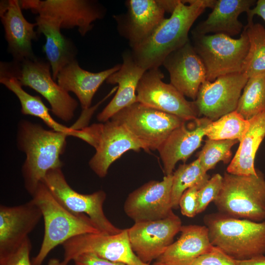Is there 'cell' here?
<instances>
[{
    "label": "cell",
    "instance_id": "cell-1",
    "mask_svg": "<svg viewBox=\"0 0 265 265\" xmlns=\"http://www.w3.org/2000/svg\"><path fill=\"white\" fill-rule=\"evenodd\" d=\"M216 0H180L170 17L165 18L152 34L131 53L145 70L159 68L165 58L189 40L188 33L195 20Z\"/></svg>",
    "mask_w": 265,
    "mask_h": 265
},
{
    "label": "cell",
    "instance_id": "cell-2",
    "mask_svg": "<svg viewBox=\"0 0 265 265\" xmlns=\"http://www.w3.org/2000/svg\"><path fill=\"white\" fill-rule=\"evenodd\" d=\"M69 136L27 120L18 123L17 145L26 156L22 174L25 188L31 196L48 171L62 168L60 157L65 152Z\"/></svg>",
    "mask_w": 265,
    "mask_h": 265
},
{
    "label": "cell",
    "instance_id": "cell-3",
    "mask_svg": "<svg viewBox=\"0 0 265 265\" xmlns=\"http://www.w3.org/2000/svg\"><path fill=\"white\" fill-rule=\"evenodd\" d=\"M32 199L40 208L44 224L43 241L32 265H42L49 253L57 246L76 236L100 233L93 221L84 214H76L65 208L41 182Z\"/></svg>",
    "mask_w": 265,
    "mask_h": 265
},
{
    "label": "cell",
    "instance_id": "cell-4",
    "mask_svg": "<svg viewBox=\"0 0 265 265\" xmlns=\"http://www.w3.org/2000/svg\"><path fill=\"white\" fill-rule=\"evenodd\" d=\"M212 244L237 260L265 254V220L255 222L235 218L218 212L203 218Z\"/></svg>",
    "mask_w": 265,
    "mask_h": 265
},
{
    "label": "cell",
    "instance_id": "cell-5",
    "mask_svg": "<svg viewBox=\"0 0 265 265\" xmlns=\"http://www.w3.org/2000/svg\"><path fill=\"white\" fill-rule=\"evenodd\" d=\"M51 69L47 60L36 56L20 61L0 62V76L14 77L22 86L40 93L50 105L53 114L67 122L74 117L78 102L53 80Z\"/></svg>",
    "mask_w": 265,
    "mask_h": 265
},
{
    "label": "cell",
    "instance_id": "cell-6",
    "mask_svg": "<svg viewBox=\"0 0 265 265\" xmlns=\"http://www.w3.org/2000/svg\"><path fill=\"white\" fill-rule=\"evenodd\" d=\"M256 175H237L225 172L221 190L213 201L218 213L255 222L265 220V177Z\"/></svg>",
    "mask_w": 265,
    "mask_h": 265
},
{
    "label": "cell",
    "instance_id": "cell-7",
    "mask_svg": "<svg viewBox=\"0 0 265 265\" xmlns=\"http://www.w3.org/2000/svg\"><path fill=\"white\" fill-rule=\"evenodd\" d=\"M192 44L201 59L206 71V80L213 81L217 78L243 73L249 43L243 29L238 39L222 34H192Z\"/></svg>",
    "mask_w": 265,
    "mask_h": 265
},
{
    "label": "cell",
    "instance_id": "cell-8",
    "mask_svg": "<svg viewBox=\"0 0 265 265\" xmlns=\"http://www.w3.org/2000/svg\"><path fill=\"white\" fill-rule=\"evenodd\" d=\"M82 140L96 150L88 162L100 178L107 174L111 164L129 150H145L143 145L122 125L111 119L81 129Z\"/></svg>",
    "mask_w": 265,
    "mask_h": 265
},
{
    "label": "cell",
    "instance_id": "cell-9",
    "mask_svg": "<svg viewBox=\"0 0 265 265\" xmlns=\"http://www.w3.org/2000/svg\"><path fill=\"white\" fill-rule=\"evenodd\" d=\"M110 119L123 126L146 151L158 150L172 131L185 121L138 102L120 110Z\"/></svg>",
    "mask_w": 265,
    "mask_h": 265
},
{
    "label": "cell",
    "instance_id": "cell-10",
    "mask_svg": "<svg viewBox=\"0 0 265 265\" xmlns=\"http://www.w3.org/2000/svg\"><path fill=\"white\" fill-rule=\"evenodd\" d=\"M41 182L69 211L87 215L100 233L115 235L122 231L115 226L104 213L103 204L106 198L104 191L99 190L89 194L79 193L69 185L62 168L48 171Z\"/></svg>",
    "mask_w": 265,
    "mask_h": 265
},
{
    "label": "cell",
    "instance_id": "cell-11",
    "mask_svg": "<svg viewBox=\"0 0 265 265\" xmlns=\"http://www.w3.org/2000/svg\"><path fill=\"white\" fill-rule=\"evenodd\" d=\"M22 9L30 10L38 16L52 19L61 28L78 27L83 36L93 27L92 23L103 18L104 8L96 0H21Z\"/></svg>",
    "mask_w": 265,
    "mask_h": 265
},
{
    "label": "cell",
    "instance_id": "cell-12",
    "mask_svg": "<svg viewBox=\"0 0 265 265\" xmlns=\"http://www.w3.org/2000/svg\"><path fill=\"white\" fill-rule=\"evenodd\" d=\"M63 261L68 264L83 253H91L110 261L127 265H149L142 262L132 251L127 229L117 234L87 233L73 237L62 244Z\"/></svg>",
    "mask_w": 265,
    "mask_h": 265
},
{
    "label": "cell",
    "instance_id": "cell-13",
    "mask_svg": "<svg viewBox=\"0 0 265 265\" xmlns=\"http://www.w3.org/2000/svg\"><path fill=\"white\" fill-rule=\"evenodd\" d=\"M163 78L159 68L146 71L136 89L137 102L185 121L198 117L194 101H187L171 84L164 82L162 80Z\"/></svg>",
    "mask_w": 265,
    "mask_h": 265
},
{
    "label": "cell",
    "instance_id": "cell-14",
    "mask_svg": "<svg viewBox=\"0 0 265 265\" xmlns=\"http://www.w3.org/2000/svg\"><path fill=\"white\" fill-rule=\"evenodd\" d=\"M179 0H129L127 12L115 16L119 32L132 48L147 39L165 19V12L172 13Z\"/></svg>",
    "mask_w": 265,
    "mask_h": 265
},
{
    "label": "cell",
    "instance_id": "cell-15",
    "mask_svg": "<svg viewBox=\"0 0 265 265\" xmlns=\"http://www.w3.org/2000/svg\"><path fill=\"white\" fill-rule=\"evenodd\" d=\"M248 78L243 73L222 76L201 85L194 101L198 114L215 121L236 110Z\"/></svg>",
    "mask_w": 265,
    "mask_h": 265
},
{
    "label": "cell",
    "instance_id": "cell-16",
    "mask_svg": "<svg viewBox=\"0 0 265 265\" xmlns=\"http://www.w3.org/2000/svg\"><path fill=\"white\" fill-rule=\"evenodd\" d=\"M182 226L174 212L164 219L134 223L127 229L131 248L142 262L149 264L173 242Z\"/></svg>",
    "mask_w": 265,
    "mask_h": 265
},
{
    "label": "cell",
    "instance_id": "cell-17",
    "mask_svg": "<svg viewBox=\"0 0 265 265\" xmlns=\"http://www.w3.org/2000/svg\"><path fill=\"white\" fill-rule=\"evenodd\" d=\"M173 175L160 181H150L131 192L124 204L126 215L134 223L166 218L171 214Z\"/></svg>",
    "mask_w": 265,
    "mask_h": 265
},
{
    "label": "cell",
    "instance_id": "cell-18",
    "mask_svg": "<svg viewBox=\"0 0 265 265\" xmlns=\"http://www.w3.org/2000/svg\"><path fill=\"white\" fill-rule=\"evenodd\" d=\"M42 217L40 208L32 199L15 206L1 205L0 259L17 250L28 238Z\"/></svg>",
    "mask_w": 265,
    "mask_h": 265
},
{
    "label": "cell",
    "instance_id": "cell-19",
    "mask_svg": "<svg viewBox=\"0 0 265 265\" xmlns=\"http://www.w3.org/2000/svg\"><path fill=\"white\" fill-rule=\"evenodd\" d=\"M162 65L169 72L170 84L184 96L194 101L201 85L206 80V71L190 40L170 53Z\"/></svg>",
    "mask_w": 265,
    "mask_h": 265
},
{
    "label": "cell",
    "instance_id": "cell-20",
    "mask_svg": "<svg viewBox=\"0 0 265 265\" xmlns=\"http://www.w3.org/2000/svg\"><path fill=\"white\" fill-rule=\"evenodd\" d=\"M212 121L205 117H197L188 124L184 121L169 134L158 149L165 175L172 174L176 163H185L200 147L205 129Z\"/></svg>",
    "mask_w": 265,
    "mask_h": 265
},
{
    "label": "cell",
    "instance_id": "cell-21",
    "mask_svg": "<svg viewBox=\"0 0 265 265\" xmlns=\"http://www.w3.org/2000/svg\"><path fill=\"white\" fill-rule=\"evenodd\" d=\"M18 0H1L0 18L3 25L7 50L13 60L20 61L34 58L32 41L37 40L36 23H31L24 16Z\"/></svg>",
    "mask_w": 265,
    "mask_h": 265
},
{
    "label": "cell",
    "instance_id": "cell-22",
    "mask_svg": "<svg viewBox=\"0 0 265 265\" xmlns=\"http://www.w3.org/2000/svg\"><path fill=\"white\" fill-rule=\"evenodd\" d=\"M133 59L131 53H125L120 69L106 80L109 84H117L115 95L97 117L101 122H106L122 109L135 103L136 89L142 76L145 72Z\"/></svg>",
    "mask_w": 265,
    "mask_h": 265
},
{
    "label": "cell",
    "instance_id": "cell-23",
    "mask_svg": "<svg viewBox=\"0 0 265 265\" xmlns=\"http://www.w3.org/2000/svg\"><path fill=\"white\" fill-rule=\"evenodd\" d=\"M121 64L99 72H91L80 67L77 60L64 67L58 73L56 81L68 92L74 93L82 108L90 107L93 97L102 84L118 71Z\"/></svg>",
    "mask_w": 265,
    "mask_h": 265
},
{
    "label": "cell",
    "instance_id": "cell-24",
    "mask_svg": "<svg viewBox=\"0 0 265 265\" xmlns=\"http://www.w3.org/2000/svg\"><path fill=\"white\" fill-rule=\"evenodd\" d=\"M254 0H216L212 12L191 31V34H222L232 37L242 32L244 26L238 20L256 4Z\"/></svg>",
    "mask_w": 265,
    "mask_h": 265
},
{
    "label": "cell",
    "instance_id": "cell-25",
    "mask_svg": "<svg viewBox=\"0 0 265 265\" xmlns=\"http://www.w3.org/2000/svg\"><path fill=\"white\" fill-rule=\"evenodd\" d=\"M181 236L157 259L165 265H188L212 247L208 228L205 226H182Z\"/></svg>",
    "mask_w": 265,
    "mask_h": 265
},
{
    "label": "cell",
    "instance_id": "cell-26",
    "mask_svg": "<svg viewBox=\"0 0 265 265\" xmlns=\"http://www.w3.org/2000/svg\"><path fill=\"white\" fill-rule=\"evenodd\" d=\"M35 22L38 34H43L45 37L43 50L56 81L59 72L77 60V49L72 40L62 34L60 26L53 20L37 15Z\"/></svg>",
    "mask_w": 265,
    "mask_h": 265
},
{
    "label": "cell",
    "instance_id": "cell-27",
    "mask_svg": "<svg viewBox=\"0 0 265 265\" xmlns=\"http://www.w3.org/2000/svg\"><path fill=\"white\" fill-rule=\"evenodd\" d=\"M250 126L236 154L227 168V172L237 175H256L254 166L256 153L265 137V111L248 120Z\"/></svg>",
    "mask_w": 265,
    "mask_h": 265
},
{
    "label": "cell",
    "instance_id": "cell-28",
    "mask_svg": "<svg viewBox=\"0 0 265 265\" xmlns=\"http://www.w3.org/2000/svg\"><path fill=\"white\" fill-rule=\"evenodd\" d=\"M0 82L18 98L22 114L39 118L51 130L81 138L80 129H75L73 126L67 127L56 121L50 114V109L44 104L41 98L38 96L31 95L25 91L16 78L0 76Z\"/></svg>",
    "mask_w": 265,
    "mask_h": 265
},
{
    "label": "cell",
    "instance_id": "cell-29",
    "mask_svg": "<svg viewBox=\"0 0 265 265\" xmlns=\"http://www.w3.org/2000/svg\"><path fill=\"white\" fill-rule=\"evenodd\" d=\"M249 47L245 58L243 73L249 78L265 73V28L259 23L244 27Z\"/></svg>",
    "mask_w": 265,
    "mask_h": 265
},
{
    "label": "cell",
    "instance_id": "cell-30",
    "mask_svg": "<svg viewBox=\"0 0 265 265\" xmlns=\"http://www.w3.org/2000/svg\"><path fill=\"white\" fill-rule=\"evenodd\" d=\"M236 111L247 120L265 111V73L248 78Z\"/></svg>",
    "mask_w": 265,
    "mask_h": 265
},
{
    "label": "cell",
    "instance_id": "cell-31",
    "mask_svg": "<svg viewBox=\"0 0 265 265\" xmlns=\"http://www.w3.org/2000/svg\"><path fill=\"white\" fill-rule=\"evenodd\" d=\"M171 204L173 209H177L181 197L188 188L198 184L204 185L210 176L202 169L198 159L188 164H180L173 173Z\"/></svg>",
    "mask_w": 265,
    "mask_h": 265
},
{
    "label": "cell",
    "instance_id": "cell-32",
    "mask_svg": "<svg viewBox=\"0 0 265 265\" xmlns=\"http://www.w3.org/2000/svg\"><path fill=\"white\" fill-rule=\"evenodd\" d=\"M249 120L236 110L212 121L206 128L205 136L213 140H238L244 137L249 129Z\"/></svg>",
    "mask_w": 265,
    "mask_h": 265
},
{
    "label": "cell",
    "instance_id": "cell-33",
    "mask_svg": "<svg viewBox=\"0 0 265 265\" xmlns=\"http://www.w3.org/2000/svg\"><path fill=\"white\" fill-rule=\"evenodd\" d=\"M239 141L238 140H213L207 139L198 155L199 163L207 172L222 161L228 163L232 156V147Z\"/></svg>",
    "mask_w": 265,
    "mask_h": 265
},
{
    "label": "cell",
    "instance_id": "cell-34",
    "mask_svg": "<svg viewBox=\"0 0 265 265\" xmlns=\"http://www.w3.org/2000/svg\"><path fill=\"white\" fill-rule=\"evenodd\" d=\"M223 176L214 174L198 192L197 214L203 212L217 197L222 187Z\"/></svg>",
    "mask_w": 265,
    "mask_h": 265
},
{
    "label": "cell",
    "instance_id": "cell-35",
    "mask_svg": "<svg viewBox=\"0 0 265 265\" xmlns=\"http://www.w3.org/2000/svg\"><path fill=\"white\" fill-rule=\"evenodd\" d=\"M188 265H236L235 260L219 248L213 246L208 252L199 256Z\"/></svg>",
    "mask_w": 265,
    "mask_h": 265
},
{
    "label": "cell",
    "instance_id": "cell-36",
    "mask_svg": "<svg viewBox=\"0 0 265 265\" xmlns=\"http://www.w3.org/2000/svg\"><path fill=\"white\" fill-rule=\"evenodd\" d=\"M204 185H195L183 193L179 203V207L183 215L193 217L197 214L198 192Z\"/></svg>",
    "mask_w": 265,
    "mask_h": 265
},
{
    "label": "cell",
    "instance_id": "cell-37",
    "mask_svg": "<svg viewBox=\"0 0 265 265\" xmlns=\"http://www.w3.org/2000/svg\"><path fill=\"white\" fill-rule=\"evenodd\" d=\"M31 248L28 237L14 252L0 259V265H32L29 257Z\"/></svg>",
    "mask_w": 265,
    "mask_h": 265
},
{
    "label": "cell",
    "instance_id": "cell-38",
    "mask_svg": "<svg viewBox=\"0 0 265 265\" xmlns=\"http://www.w3.org/2000/svg\"><path fill=\"white\" fill-rule=\"evenodd\" d=\"M73 261L75 265H127L103 259L91 253L80 254Z\"/></svg>",
    "mask_w": 265,
    "mask_h": 265
},
{
    "label": "cell",
    "instance_id": "cell-39",
    "mask_svg": "<svg viewBox=\"0 0 265 265\" xmlns=\"http://www.w3.org/2000/svg\"><path fill=\"white\" fill-rule=\"evenodd\" d=\"M246 13L247 16V25L253 23V18L254 15L260 16L265 21V0H257L255 7L250 8Z\"/></svg>",
    "mask_w": 265,
    "mask_h": 265
},
{
    "label": "cell",
    "instance_id": "cell-40",
    "mask_svg": "<svg viewBox=\"0 0 265 265\" xmlns=\"http://www.w3.org/2000/svg\"><path fill=\"white\" fill-rule=\"evenodd\" d=\"M236 265H265V256L261 255L245 260H235Z\"/></svg>",
    "mask_w": 265,
    "mask_h": 265
},
{
    "label": "cell",
    "instance_id": "cell-41",
    "mask_svg": "<svg viewBox=\"0 0 265 265\" xmlns=\"http://www.w3.org/2000/svg\"><path fill=\"white\" fill-rule=\"evenodd\" d=\"M63 261H60L56 258H52L48 262L47 265H67Z\"/></svg>",
    "mask_w": 265,
    "mask_h": 265
},
{
    "label": "cell",
    "instance_id": "cell-42",
    "mask_svg": "<svg viewBox=\"0 0 265 265\" xmlns=\"http://www.w3.org/2000/svg\"><path fill=\"white\" fill-rule=\"evenodd\" d=\"M153 265H165L162 264H161L160 263L156 262L153 264Z\"/></svg>",
    "mask_w": 265,
    "mask_h": 265
}]
</instances>
